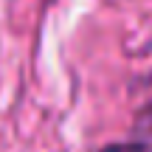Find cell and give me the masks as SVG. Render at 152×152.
<instances>
[{"mask_svg": "<svg viewBox=\"0 0 152 152\" xmlns=\"http://www.w3.org/2000/svg\"><path fill=\"white\" fill-rule=\"evenodd\" d=\"M102 152H152V141H127V144H110Z\"/></svg>", "mask_w": 152, "mask_h": 152, "instance_id": "obj_1", "label": "cell"}]
</instances>
